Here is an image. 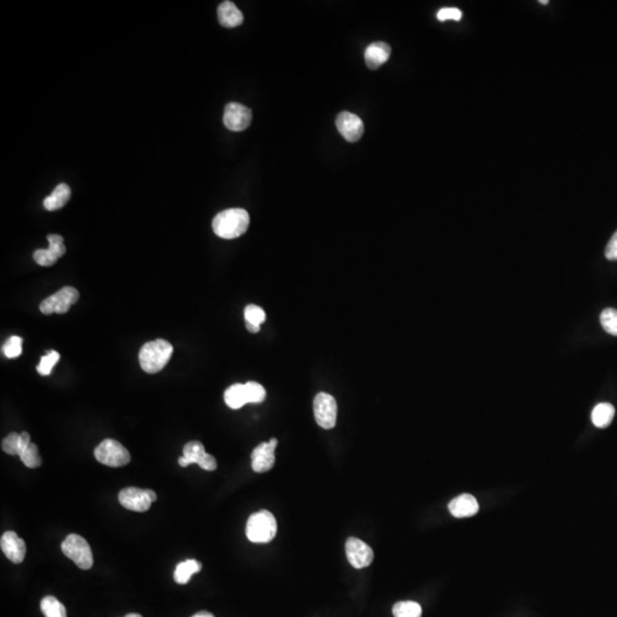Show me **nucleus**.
Returning a JSON list of instances; mask_svg holds the SVG:
<instances>
[{
	"label": "nucleus",
	"instance_id": "f257e3e1",
	"mask_svg": "<svg viewBox=\"0 0 617 617\" xmlns=\"http://www.w3.org/2000/svg\"><path fill=\"white\" fill-rule=\"evenodd\" d=\"M249 215L243 208H230L218 213L213 220V231L223 239H235L247 231Z\"/></svg>",
	"mask_w": 617,
	"mask_h": 617
},
{
	"label": "nucleus",
	"instance_id": "f03ea898",
	"mask_svg": "<svg viewBox=\"0 0 617 617\" xmlns=\"http://www.w3.org/2000/svg\"><path fill=\"white\" fill-rule=\"evenodd\" d=\"M173 354L169 341L158 339L144 344L139 353L140 366L146 373L155 374L165 368Z\"/></svg>",
	"mask_w": 617,
	"mask_h": 617
},
{
	"label": "nucleus",
	"instance_id": "7ed1b4c3",
	"mask_svg": "<svg viewBox=\"0 0 617 617\" xmlns=\"http://www.w3.org/2000/svg\"><path fill=\"white\" fill-rule=\"evenodd\" d=\"M277 534V522L274 515L267 510L251 515L246 526V535L253 543H267Z\"/></svg>",
	"mask_w": 617,
	"mask_h": 617
},
{
	"label": "nucleus",
	"instance_id": "20e7f679",
	"mask_svg": "<svg viewBox=\"0 0 617 617\" xmlns=\"http://www.w3.org/2000/svg\"><path fill=\"white\" fill-rule=\"evenodd\" d=\"M62 552L66 557L71 559L75 564L84 571H88L93 566L92 549L85 538L80 535L71 534L66 536L62 543Z\"/></svg>",
	"mask_w": 617,
	"mask_h": 617
},
{
	"label": "nucleus",
	"instance_id": "39448f33",
	"mask_svg": "<svg viewBox=\"0 0 617 617\" xmlns=\"http://www.w3.org/2000/svg\"><path fill=\"white\" fill-rule=\"evenodd\" d=\"M94 455L99 463L111 468H120L131 462L129 450L115 439L103 440L94 450Z\"/></svg>",
	"mask_w": 617,
	"mask_h": 617
},
{
	"label": "nucleus",
	"instance_id": "423d86ee",
	"mask_svg": "<svg viewBox=\"0 0 617 617\" xmlns=\"http://www.w3.org/2000/svg\"><path fill=\"white\" fill-rule=\"evenodd\" d=\"M78 300H79V293L76 288L63 287L55 294L44 300L40 303L39 309L41 314H46V316L53 314H66L70 310L71 305L78 302Z\"/></svg>",
	"mask_w": 617,
	"mask_h": 617
},
{
	"label": "nucleus",
	"instance_id": "0eeeda50",
	"mask_svg": "<svg viewBox=\"0 0 617 617\" xmlns=\"http://www.w3.org/2000/svg\"><path fill=\"white\" fill-rule=\"evenodd\" d=\"M314 419L323 429H333L336 426L337 404L328 393H318L314 400Z\"/></svg>",
	"mask_w": 617,
	"mask_h": 617
},
{
	"label": "nucleus",
	"instance_id": "6e6552de",
	"mask_svg": "<svg viewBox=\"0 0 617 617\" xmlns=\"http://www.w3.org/2000/svg\"><path fill=\"white\" fill-rule=\"evenodd\" d=\"M345 552H347L348 560L350 562L351 566L357 569L368 567L373 562V550L370 545L366 544L359 538H348Z\"/></svg>",
	"mask_w": 617,
	"mask_h": 617
},
{
	"label": "nucleus",
	"instance_id": "1a4fd4ad",
	"mask_svg": "<svg viewBox=\"0 0 617 617\" xmlns=\"http://www.w3.org/2000/svg\"><path fill=\"white\" fill-rule=\"evenodd\" d=\"M251 109L239 103H229L225 106L223 122L225 127L232 132H243L248 129L251 122Z\"/></svg>",
	"mask_w": 617,
	"mask_h": 617
},
{
	"label": "nucleus",
	"instance_id": "9d476101",
	"mask_svg": "<svg viewBox=\"0 0 617 617\" xmlns=\"http://www.w3.org/2000/svg\"><path fill=\"white\" fill-rule=\"evenodd\" d=\"M278 445L276 438H271L270 442H262L251 453V468L255 472L262 473L272 469L276 462L274 450Z\"/></svg>",
	"mask_w": 617,
	"mask_h": 617
},
{
	"label": "nucleus",
	"instance_id": "9b49d317",
	"mask_svg": "<svg viewBox=\"0 0 617 617\" xmlns=\"http://www.w3.org/2000/svg\"><path fill=\"white\" fill-rule=\"evenodd\" d=\"M47 240L50 247L47 249H37L33 253V258L41 267H52L59 258L66 254V246L63 244V237L59 235H48Z\"/></svg>",
	"mask_w": 617,
	"mask_h": 617
},
{
	"label": "nucleus",
	"instance_id": "f8f14e48",
	"mask_svg": "<svg viewBox=\"0 0 617 617\" xmlns=\"http://www.w3.org/2000/svg\"><path fill=\"white\" fill-rule=\"evenodd\" d=\"M119 503L131 511L146 512L151 506L152 502L146 495V489L127 487L120 491Z\"/></svg>",
	"mask_w": 617,
	"mask_h": 617
},
{
	"label": "nucleus",
	"instance_id": "ddd939ff",
	"mask_svg": "<svg viewBox=\"0 0 617 617\" xmlns=\"http://www.w3.org/2000/svg\"><path fill=\"white\" fill-rule=\"evenodd\" d=\"M336 127L348 142H357L363 134V122L357 115L341 113L336 118Z\"/></svg>",
	"mask_w": 617,
	"mask_h": 617
},
{
	"label": "nucleus",
	"instance_id": "4468645a",
	"mask_svg": "<svg viewBox=\"0 0 617 617\" xmlns=\"http://www.w3.org/2000/svg\"><path fill=\"white\" fill-rule=\"evenodd\" d=\"M183 456L189 463H197L202 469L206 471H214L218 468V462L214 456L206 453L205 447L202 442H190L183 448Z\"/></svg>",
	"mask_w": 617,
	"mask_h": 617
},
{
	"label": "nucleus",
	"instance_id": "2eb2a0df",
	"mask_svg": "<svg viewBox=\"0 0 617 617\" xmlns=\"http://www.w3.org/2000/svg\"><path fill=\"white\" fill-rule=\"evenodd\" d=\"M0 547H1V551L14 564L23 562L26 553H27L26 542L19 538L15 531H10L3 533L1 540H0Z\"/></svg>",
	"mask_w": 617,
	"mask_h": 617
},
{
	"label": "nucleus",
	"instance_id": "dca6fc26",
	"mask_svg": "<svg viewBox=\"0 0 617 617\" xmlns=\"http://www.w3.org/2000/svg\"><path fill=\"white\" fill-rule=\"evenodd\" d=\"M449 512L455 518H468L477 515L479 511V504L475 496L470 494H463L452 500L448 505Z\"/></svg>",
	"mask_w": 617,
	"mask_h": 617
},
{
	"label": "nucleus",
	"instance_id": "f3484780",
	"mask_svg": "<svg viewBox=\"0 0 617 617\" xmlns=\"http://www.w3.org/2000/svg\"><path fill=\"white\" fill-rule=\"evenodd\" d=\"M391 47L384 41H375L367 47L365 52V61L370 69L377 70L389 59Z\"/></svg>",
	"mask_w": 617,
	"mask_h": 617
},
{
	"label": "nucleus",
	"instance_id": "a211bd4d",
	"mask_svg": "<svg viewBox=\"0 0 617 617\" xmlns=\"http://www.w3.org/2000/svg\"><path fill=\"white\" fill-rule=\"evenodd\" d=\"M218 17L222 27L235 28L244 22V15L232 1H223L218 6Z\"/></svg>",
	"mask_w": 617,
	"mask_h": 617
},
{
	"label": "nucleus",
	"instance_id": "6ab92c4d",
	"mask_svg": "<svg viewBox=\"0 0 617 617\" xmlns=\"http://www.w3.org/2000/svg\"><path fill=\"white\" fill-rule=\"evenodd\" d=\"M70 197H71V189L69 185L61 183L52 192V195L44 200V207L46 208L47 211H57L66 206V202L70 200Z\"/></svg>",
	"mask_w": 617,
	"mask_h": 617
},
{
	"label": "nucleus",
	"instance_id": "aec40b11",
	"mask_svg": "<svg viewBox=\"0 0 617 617\" xmlns=\"http://www.w3.org/2000/svg\"><path fill=\"white\" fill-rule=\"evenodd\" d=\"M202 564L195 559L182 561L176 566L174 571V580L178 585H187L192 575L202 571Z\"/></svg>",
	"mask_w": 617,
	"mask_h": 617
},
{
	"label": "nucleus",
	"instance_id": "412c9836",
	"mask_svg": "<svg viewBox=\"0 0 617 617\" xmlns=\"http://www.w3.org/2000/svg\"><path fill=\"white\" fill-rule=\"evenodd\" d=\"M225 401L232 410H239L248 404L245 384L238 383L225 390Z\"/></svg>",
	"mask_w": 617,
	"mask_h": 617
},
{
	"label": "nucleus",
	"instance_id": "4be33fe9",
	"mask_svg": "<svg viewBox=\"0 0 617 617\" xmlns=\"http://www.w3.org/2000/svg\"><path fill=\"white\" fill-rule=\"evenodd\" d=\"M614 416V406L611 405V404L602 403L594 407L591 419H592V423H594V426H597V428H600V429H604V428H607L613 422Z\"/></svg>",
	"mask_w": 617,
	"mask_h": 617
},
{
	"label": "nucleus",
	"instance_id": "5701e85b",
	"mask_svg": "<svg viewBox=\"0 0 617 617\" xmlns=\"http://www.w3.org/2000/svg\"><path fill=\"white\" fill-rule=\"evenodd\" d=\"M40 608L45 617H66V607L57 598L47 596L40 602Z\"/></svg>",
	"mask_w": 617,
	"mask_h": 617
},
{
	"label": "nucleus",
	"instance_id": "b1692460",
	"mask_svg": "<svg viewBox=\"0 0 617 617\" xmlns=\"http://www.w3.org/2000/svg\"><path fill=\"white\" fill-rule=\"evenodd\" d=\"M395 617H421L422 607L415 601H400L392 608Z\"/></svg>",
	"mask_w": 617,
	"mask_h": 617
},
{
	"label": "nucleus",
	"instance_id": "393cba45",
	"mask_svg": "<svg viewBox=\"0 0 617 617\" xmlns=\"http://www.w3.org/2000/svg\"><path fill=\"white\" fill-rule=\"evenodd\" d=\"M19 456H20L21 461L23 462L24 466L29 468V469L39 468L41 466V463H43L39 455L38 447L33 442H31L27 448L24 449L23 452L21 453Z\"/></svg>",
	"mask_w": 617,
	"mask_h": 617
},
{
	"label": "nucleus",
	"instance_id": "a878e982",
	"mask_svg": "<svg viewBox=\"0 0 617 617\" xmlns=\"http://www.w3.org/2000/svg\"><path fill=\"white\" fill-rule=\"evenodd\" d=\"M600 323L608 334L617 336V310L613 307L605 309L600 314Z\"/></svg>",
	"mask_w": 617,
	"mask_h": 617
},
{
	"label": "nucleus",
	"instance_id": "bb28decb",
	"mask_svg": "<svg viewBox=\"0 0 617 617\" xmlns=\"http://www.w3.org/2000/svg\"><path fill=\"white\" fill-rule=\"evenodd\" d=\"M59 360V352H57V351H48L46 356H44L43 358L40 359L39 365L37 366L38 373H39L40 375H43V377L50 375V374L52 373V370H53V367L57 365Z\"/></svg>",
	"mask_w": 617,
	"mask_h": 617
},
{
	"label": "nucleus",
	"instance_id": "cd10ccee",
	"mask_svg": "<svg viewBox=\"0 0 617 617\" xmlns=\"http://www.w3.org/2000/svg\"><path fill=\"white\" fill-rule=\"evenodd\" d=\"M248 403L260 404L265 399L267 392L261 384L256 382H247L245 384Z\"/></svg>",
	"mask_w": 617,
	"mask_h": 617
},
{
	"label": "nucleus",
	"instance_id": "c85d7f7f",
	"mask_svg": "<svg viewBox=\"0 0 617 617\" xmlns=\"http://www.w3.org/2000/svg\"><path fill=\"white\" fill-rule=\"evenodd\" d=\"M22 343H23V339H22V337L17 336V335L10 337V339L6 341V343L3 344V354H5L7 358H10V359L17 358V357L20 356L21 353H22Z\"/></svg>",
	"mask_w": 617,
	"mask_h": 617
},
{
	"label": "nucleus",
	"instance_id": "c756f323",
	"mask_svg": "<svg viewBox=\"0 0 617 617\" xmlns=\"http://www.w3.org/2000/svg\"><path fill=\"white\" fill-rule=\"evenodd\" d=\"M265 312L262 307L251 304L247 305L245 309V321L246 323H254L258 326H261L262 323L265 321Z\"/></svg>",
	"mask_w": 617,
	"mask_h": 617
},
{
	"label": "nucleus",
	"instance_id": "7c9ffc66",
	"mask_svg": "<svg viewBox=\"0 0 617 617\" xmlns=\"http://www.w3.org/2000/svg\"><path fill=\"white\" fill-rule=\"evenodd\" d=\"M1 449L8 455H20V435L10 433L1 442Z\"/></svg>",
	"mask_w": 617,
	"mask_h": 617
},
{
	"label": "nucleus",
	"instance_id": "2f4dec72",
	"mask_svg": "<svg viewBox=\"0 0 617 617\" xmlns=\"http://www.w3.org/2000/svg\"><path fill=\"white\" fill-rule=\"evenodd\" d=\"M437 19L442 22L448 20L459 21L462 19V12L455 7H446L437 13Z\"/></svg>",
	"mask_w": 617,
	"mask_h": 617
},
{
	"label": "nucleus",
	"instance_id": "473e14b6",
	"mask_svg": "<svg viewBox=\"0 0 617 617\" xmlns=\"http://www.w3.org/2000/svg\"><path fill=\"white\" fill-rule=\"evenodd\" d=\"M605 255H606V258L609 261H617V231L615 232L613 237L611 238V240L608 243Z\"/></svg>",
	"mask_w": 617,
	"mask_h": 617
},
{
	"label": "nucleus",
	"instance_id": "72a5a7b5",
	"mask_svg": "<svg viewBox=\"0 0 617 617\" xmlns=\"http://www.w3.org/2000/svg\"><path fill=\"white\" fill-rule=\"evenodd\" d=\"M31 444L30 435L28 433H20V454Z\"/></svg>",
	"mask_w": 617,
	"mask_h": 617
},
{
	"label": "nucleus",
	"instance_id": "f704fd0d",
	"mask_svg": "<svg viewBox=\"0 0 617 617\" xmlns=\"http://www.w3.org/2000/svg\"><path fill=\"white\" fill-rule=\"evenodd\" d=\"M246 328H247L248 332H251V333H258L261 326H258V325H254V323H246Z\"/></svg>",
	"mask_w": 617,
	"mask_h": 617
},
{
	"label": "nucleus",
	"instance_id": "c9c22d12",
	"mask_svg": "<svg viewBox=\"0 0 617 617\" xmlns=\"http://www.w3.org/2000/svg\"><path fill=\"white\" fill-rule=\"evenodd\" d=\"M178 464L182 466V468H187V466H190V463H189L188 459H185L184 456H182L178 459Z\"/></svg>",
	"mask_w": 617,
	"mask_h": 617
},
{
	"label": "nucleus",
	"instance_id": "e433bc0d",
	"mask_svg": "<svg viewBox=\"0 0 617 617\" xmlns=\"http://www.w3.org/2000/svg\"><path fill=\"white\" fill-rule=\"evenodd\" d=\"M146 495H148L149 499H150V501L155 502V500H157V495H155V493L153 492V491H151V489H146Z\"/></svg>",
	"mask_w": 617,
	"mask_h": 617
},
{
	"label": "nucleus",
	"instance_id": "4c0bfd02",
	"mask_svg": "<svg viewBox=\"0 0 617 617\" xmlns=\"http://www.w3.org/2000/svg\"><path fill=\"white\" fill-rule=\"evenodd\" d=\"M192 617H214V615L211 614L209 611H199Z\"/></svg>",
	"mask_w": 617,
	"mask_h": 617
},
{
	"label": "nucleus",
	"instance_id": "58836bf2",
	"mask_svg": "<svg viewBox=\"0 0 617 617\" xmlns=\"http://www.w3.org/2000/svg\"><path fill=\"white\" fill-rule=\"evenodd\" d=\"M125 617H142L140 614H135V613H132V614L126 615Z\"/></svg>",
	"mask_w": 617,
	"mask_h": 617
},
{
	"label": "nucleus",
	"instance_id": "ea45409f",
	"mask_svg": "<svg viewBox=\"0 0 617 617\" xmlns=\"http://www.w3.org/2000/svg\"><path fill=\"white\" fill-rule=\"evenodd\" d=\"M540 3H542V5H548L549 1L548 0H542V1H540Z\"/></svg>",
	"mask_w": 617,
	"mask_h": 617
}]
</instances>
